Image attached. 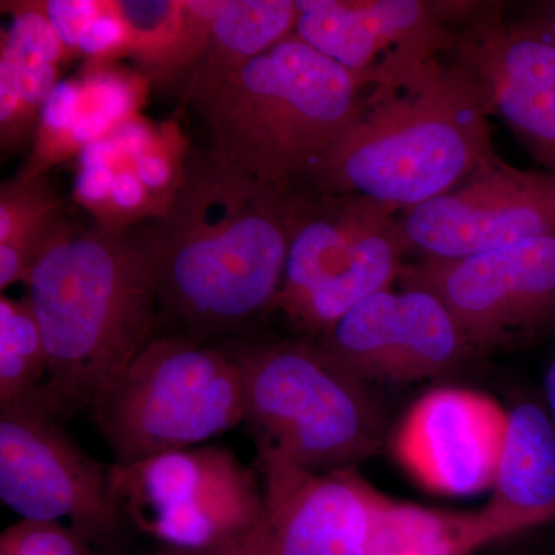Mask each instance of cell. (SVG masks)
<instances>
[{
	"instance_id": "3",
	"label": "cell",
	"mask_w": 555,
	"mask_h": 555,
	"mask_svg": "<svg viewBox=\"0 0 555 555\" xmlns=\"http://www.w3.org/2000/svg\"><path fill=\"white\" fill-rule=\"evenodd\" d=\"M25 284L49 364L38 406L56 420L91 412L158 335L144 247L127 233L69 225Z\"/></svg>"
},
{
	"instance_id": "29",
	"label": "cell",
	"mask_w": 555,
	"mask_h": 555,
	"mask_svg": "<svg viewBox=\"0 0 555 555\" xmlns=\"http://www.w3.org/2000/svg\"><path fill=\"white\" fill-rule=\"evenodd\" d=\"M36 9L50 22L51 28L69 53L79 49L80 39L100 16L104 2L98 0H46L35 2Z\"/></svg>"
},
{
	"instance_id": "30",
	"label": "cell",
	"mask_w": 555,
	"mask_h": 555,
	"mask_svg": "<svg viewBox=\"0 0 555 555\" xmlns=\"http://www.w3.org/2000/svg\"><path fill=\"white\" fill-rule=\"evenodd\" d=\"M118 167H79L75 181V199L94 218L96 228L107 221L109 195Z\"/></svg>"
},
{
	"instance_id": "28",
	"label": "cell",
	"mask_w": 555,
	"mask_h": 555,
	"mask_svg": "<svg viewBox=\"0 0 555 555\" xmlns=\"http://www.w3.org/2000/svg\"><path fill=\"white\" fill-rule=\"evenodd\" d=\"M79 53L94 64H109L120 56H130L131 36L119 16L115 2H104L100 16L93 21L79 42Z\"/></svg>"
},
{
	"instance_id": "27",
	"label": "cell",
	"mask_w": 555,
	"mask_h": 555,
	"mask_svg": "<svg viewBox=\"0 0 555 555\" xmlns=\"http://www.w3.org/2000/svg\"><path fill=\"white\" fill-rule=\"evenodd\" d=\"M159 208L130 166L118 167L113 181L105 232L126 233L142 219H158Z\"/></svg>"
},
{
	"instance_id": "32",
	"label": "cell",
	"mask_w": 555,
	"mask_h": 555,
	"mask_svg": "<svg viewBox=\"0 0 555 555\" xmlns=\"http://www.w3.org/2000/svg\"><path fill=\"white\" fill-rule=\"evenodd\" d=\"M78 159L79 167H116L122 158L112 139L107 137L86 145L80 150Z\"/></svg>"
},
{
	"instance_id": "1",
	"label": "cell",
	"mask_w": 555,
	"mask_h": 555,
	"mask_svg": "<svg viewBox=\"0 0 555 555\" xmlns=\"http://www.w3.org/2000/svg\"><path fill=\"white\" fill-rule=\"evenodd\" d=\"M292 217L294 193L281 195L211 150L190 153L177 196L139 241L171 334L206 341L273 312Z\"/></svg>"
},
{
	"instance_id": "20",
	"label": "cell",
	"mask_w": 555,
	"mask_h": 555,
	"mask_svg": "<svg viewBox=\"0 0 555 555\" xmlns=\"http://www.w3.org/2000/svg\"><path fill=\"white\" fill-rule=\"evenodd\" d=\"M42 332L28 298H0V409L38 404L47 379Z\"/></svg>"
},
{
	"instance_id": "12",
	"label": "cell",
	"mask_w": 555,
	"mask_h": 555,
	"mask_svg": "<svg viewBox=\"0 0 555 555\" xmlns=\"http://www.w3.org/2000/svg\"><path fill=\"white\" fill-rule=\"evenodd\" d=\"M404 251L455 259L555 235V173L496 159L447 195L397 217Z\"/></svg>"
},
{
	"instance_id": "5",
	"label": "cell",
	"mask_w": 555,
	"mask_h": 555,
	"mask_svg": "<svg viewBox=\"0 0 555 555\" xmlns=\"http://www.w3.org/2000/svg\"><path fill=\"white\" fill-rule=\"evenodd\" d=\"M229 352L243 374L244 423L258 452L326 473L382 449L386 418L371 386L318 343H247Z\"/></svg>"
},
{
	"instance_id": "11",
	"label": "cell",
	"mask_w": 555,
	"mask_h": 555,
	"mask_svg": "<svg viewBox=\"0 0 555 555\" xmlns=\"http://www.w3.org/2000/svg\"><path fill=\"white\" fill-rule=\"evenodd\" d=\"M400 278L436 295L474 347L555 323V235L465 258H423Z\"/></svg>"
},
{
	"instance_id": "6",
	"label": "cell",
	"mask_w": 555,
	"mask_h": 555,
	"mask_svg": "<svg viewBox=\"0 0 555 555\" xmlns=\"http://www.w3.org/2000/svg\"><path fill=\"white\" fill-rule=\"evenodd\" d=\"M91 414L113 465L203 447L246 420L243 374L229 350L188 335L158 334Z\"/></svg>"
},
{
	"instance_id": "8",
	"label": "cell",
	"mask_w": 555,
	"mask_h": 555,
	"mask_svg": "<svg viewBox=\"0 0 555 555\" xmlns=\"http://www.w3.org/2000/svg\"><path fill=\"white\" fill-rule=\"evenodd\" d=\"M109 466L127 520L181 553L228 545L261 516V476L228 448L179 449Z\"/></svg>"
},
{
	"instance_id": "2",
	"label": "cell",
	"mask_w": 555,
	"mask_h": 555,
	"mask_svg": "<svg viewBox=\"0 0 555 555\" xmlns=\"http://www.w3.org/2000/svg\"><path fill=\"white\" fill-rule=\"evenodd\" d=\"M488 104L465 68L438 56L372 83L352 126L313 170L312 193L397 211L447 195L499 159Z\"/></svg>"
},
{
	"instance_id": "10",
	"label": "cell",
	"mask_w": 555,
	"mask_h": 555,
	"mask_svg": "<svg viewBox=\"0 0 555 555\" xmlns=\"http://www.w3.org/2000/svg\"><path fill=\"white\" fill-rule=\"evenodd\" d=\"M262 511L238 539L199 555H369L386 496L346 469H305L258 452Z\"/></svg>"
},
{
	"instance_id": "24",
	"label": "cell",
	"mask_w": 555,
	"mask_h": 555,
	"mask_svg": "<svg viewBox=\"0 0 555 555\" xmlns=\"http://www.w3.org/2000/svg\"><path fill=\"white\" fill-rule=\"evenodd\" d=\"M64 204L43 177H16L0 188V243L42 219L62 214Z\"/></svg>"
},
{
	"instance_id": "4",
	"label": "cell",
	"mask_w": 555,
	"mask_h": 555,
	"mask_svg": "<svg viewBox=\"0 0 555 555\" xmlns=\"http://www.w3.org/2000/svg\"><path fill=\"white\" fill-rule=\"evenodd\" d=\"M371 87L292 35L192 104L218 158L291 195L352 126Z\"/></svg>"
},
{
	"instance_id": "18",
	"label": "cell",
	"mask_w": 555,
	"mask_h": 555,
	"mask_svg": "<svg viewBox=\"0 0 555 555\" xmlns=\"http://www.w3.org/2000/svg\"><path fill=\"white\" fill-rule=\"evenodd\" d=\"M297 2L225 0L206 49L184 75V96L193 102L259 54L294 35Z\"/></svg>"
},
{
	"instance_id": "35",
	"label": "cell",
	"mask_w": 555,
	"mask_h": 555,
	"mask_svg": "<svg viewBox=\"0 0 555 555\" xmlns=\"http://www.w3.org/2000/svg\"><path fill=\"white\" fill-rule=\"evenodd\" d=\"M167 555H199V554H193V553H181V551H179V553H175V554H167Z\"/></svg>"
},
{
	"instance_id": "34",
	"label": "cell",
	"mask_w": 555,
	"mask_h": 555,
	"mask_svg": "<svg viewBox=\"0 0 555 555\" xmlns=\"http://www.w3.org/2000/svg\"><path fill=\"white\" fill-rule=\"evenodd\" d=\"M543 400H545L547 411H550L555 427V352L546 366L545 383H543Z\"/></svg>"
},
{
	"instance_id": "16",
	"label": "cell",
	"mask_w": 555,
	"mask_h": 555,
	"mask_svg": "<svg viewBox=\"0 0 555 555\" xmlns=\"http://www.w3.org/2000/svg\"><path fill=\"white\" fill-rule=\"evenodd\" d=\"M507 411L462 387L430 390L409 409L393 437V454L418 483L447 495L491 489Z\"/></svg>"
},
{
	"instance_id": "33",
	"label": "cell",
	"mask_w": 555,
	"mask_h": 555,
	"mask_svg": "<svg viewBox=\"0 0 555 555\" xmlns=\"http://www.w3.org/2000/svg\"><path fill=\"white\" fill-rule=\"evenodd\" d=\"M528 24L545 35L555 46V2L540 7L535 16L529 20Z\"/></svg>"
},
{
	"instance_id": "17",
	"label": "cell",
	"mask_w": 555,
	"mask_h": 555,
	"mask_svg": "<svg viewBox=\"0 0 555 555\" xmlns=\"http://www.w3.org/2000/svg\"><path fill=\"white\" fill-rule=\"evenodd\" d=\"M492 495L474 514L478 550L555 518V427L545 400L507 409Z\"/></svg>"
},
{
	"instance_id": "9",
	"label": "cell",
	"mask_w": 555,
	"mask_h": 555,
	"mask_svg": "<svg viewBox=\"0 0 555 555\" xmlns=\"http://www.w3.org/2000/svg\"><path fill=\"white\" fill-rule=\"evenodd\" d=\"M0 499L21 520H68L96 546L115 542L127 520L112 466L87 454L36 404L0 409Z\"/></svg>"
},
{
	"instance_id": "26",
	"label": "cell",
	"mask_w": 555,
	"mask_h": 555,
	"mask_svg": "<svg viewBox=\"0 0 555 555\" xmlns=\"http://www.w3.org/2000/svg\"><path fill=\"white\" fill-rule=\"evenodd\" d=\"M0 555H98L75 529L50 521L21 520L0 535Z\"/></svg>"
},
{
	"instance_id": "14",
	"label": "cell",
	"mask_w": 555,
	"mask_h": 555,
	"mask_svg": "<svg viewBox=\"0 0 555 555\" xmlns=\"http://www.w3.org/2000/svg\"><path fill=\"white\" fill-rule=\"evenodd\" d=\"M294 35L328 60L371 80L392 78L451 50L476 3L422 0H299Z\"/></svg>"
},
{
	"instance_id": "22",
	"label": "cell",
	"mask_w": 555,
	"mask_h": 555,
	"mask_svg": "<svg viewBox=\"0 0 555 555\" xmlns=\"http://www.w3.org/2000/svg\"><path fill=\"white\" fill-rule=\"evenodd\" d=\"M189 155L188 141L182 137L181 129L175 122H164L156 129L155 141L147 152L129 163L155 201L160 217L166 214L184 182Z\"/></svg>"
},
{
	"instance_id": "23",
	"label": "cell",
	"mask_w": 555,
	"mask_h": 555,
	"mask_svg": "<svg viewBox=\"0 0 555 555\" xmlns=\"http://www.w3.org/2000/svg\"><path fill=\"white\" fill-rule=\"evenodd\" d=\"M2 5H7L3 11H9L13 21L9 30L2 33L0 56L53 65H60L68 56L69 51L35 2H3Z\"/></svg>"
},
{
	"instance_id": "31",
	"label": "cell",
	"mask_w": 555,
	"mask_h": 555,
	"mask_svg": "<svg viewBox=\"0 0 555 555\" xmlns=\"http://www.w3.org/2000/svg\"><path fill=\"white\" fill-rule=\"evenodd\" d=\"M155 127L150 126L147 120L138 115L127 120V122L120 124L118 129L113 131L108 138L118 149L120 158L130 163L142 153L147 152L150 145L155 141Z\"/></svg>"
},
{
	"instance_id": "21",
	"label": "cell",
	"mask_w": 555,
	"mask_h": 555,
	"mask_svg": "<svg viewBox=\"0 0 555 555\" xmlns=\"http://www.w3.org/2000/svg\"><path fill=\"white\" fill-rule=\"evenodd\" d=\"M115 7L129 27L130 57L147 79H155L177 39L184 0H127Z\"/></svg>"
},
{
	"instance_id": "13",
	"label": "cell",
	"mask_w": 555,
	"mask_h": 555,
	"mask_svg": "<svg viewBox=\"0 0 555 555\" xmlns=\"http://www.w3.org/2000/svg\"><path fill=\"white\" fill-rule=\"evenodd\" d=\"M318 345L366 383L437 377L462 364L474 349L447 306L414 287L386 288L364 299Z\"/></svg>"
},
{
	"instance_id": "19",
	"label": "cell",
	"mask_w": 555,
	"mask_h": 555,
	"mask_svg": "<svg viewBox=\"0 0 555 555\" xmlns=\"http://www.w3.org/2000/svg\"><path fill=\"white\" fill-rule=\"evenodd\" d=\"M474 514L438 513L385 500L369 555H473Z\"/></svg>"
},
{
	"instance_id": "15",
	"label": "cell",
	"mask_w": 555,
	"mask_h": 555,
	"mask_svg": "<svg viewBox=\"0 0 555 555\" xmlns=\"http://www.w3.org/2000/svg\"><path fill=\"white\" fill-rule=\"evenodd\" d=\"M449 51L480 87L491 115L555 173L554 43L528 22L507 24L499 10L478 7Z\"/></svg>"
},
{
	"instance_id": "7",
	"label": "cell",
	"mask_w": 555,
	"mask_h": 555,
	"mask_svg": "<svg viewBox=\"0 0 555 555\" xmlns=\"http://www.w3.org/2000/svg\"><path fill=\"white\" fill-rule=\"evenodd\" d=\"M397 210L371 201L294 193L291 244L273 310L301 331L324 334L401 276Z\"/></svg>"
},
{
	"instance_id": "25",
	"label": "cell",
	"mask_w": 555,
	"mask_h": 555,
	"mask_svg": "<svg viewBox=\"0 0 555 555\" xmlns=\"http://www.w3.org/2000/svg\"><path fill=\"white\" fill-rule=\"evenodd\" d=\"M224 3L225 0H184L181 27L169 56L153 79L155 82H171L189 72L206 49L211 28Z\"/></svg>"
}]
</instances>
